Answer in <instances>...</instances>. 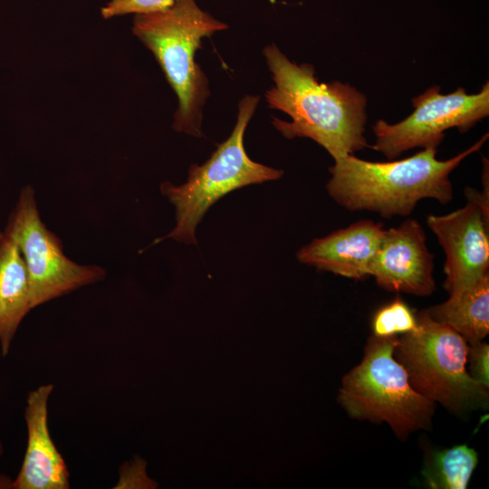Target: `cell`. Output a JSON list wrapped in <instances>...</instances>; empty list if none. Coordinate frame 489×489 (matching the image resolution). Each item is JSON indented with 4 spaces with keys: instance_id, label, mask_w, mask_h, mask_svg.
Instances as JSON below:
<instances>
[{
    "instance_id": "obj_9",
    "label": "cell",
    "mask_w": 489,
    "mask_h": 489,
    "mask_svg": "<svg viewBox=\"0 0 489 489\" xmlns=\"http://www.w3.org/2000/svg\"><path fill=\"white\" fill-rule=\"evenodd\" d=\"M427 224L446 254L444 288L449 295L489 273V216L477 204L429 215Z\"/></svg>"
},
{
    "instance_id": "obj_20",
    "label": "cell",
    "mask_w": 489,
    "mask_h": 489,
    "mask_svg": "<svg viewBox=\"0 0 489 489\" xmlns=\"http://www.w3.org/2000/svg\"><path fill=\"white\" fill-rule=\"evenodd\" d=\"M0 489H13V480L0 473Z\"/></svg>"
},
{
    "instance_id": "obj_19",
    "label": "cell",
    "mask_w": 489,
    "mask_h": 489,
    "mask_svg": "<svg viewBox=\"0 0 489 489\" xmlns=\"http://www.w3.org/2000/svg\"><path fill=\"white\" fill-rule=\"evenodd\" d=\"M466 363L469 375L483 386L489 388V346L482 340L468 344Z\"/></svg>"
},
{
    "instance_id": "obj_4",
    "label": "cell",
    "mask_w": 489,
    "mask_h": 489,
    "mask_svg": "<svg viewBox=\"0 0 489 489\" xmlns=\"http://www.w3.org/2000/svg\"><path fill=\"white\" fill-rule=\"evenodd\" d=\"M398 341V336L369 338L361 361L341 380L338 402L350 417L386 423L406 440L413 432L431 428L436 403L411 387L394 357Z\"/></svg>"
},
{
    "instance_id": "obj_13",
    "label": "cell",
    "mask_w": 489,
    "mask_h": 489,
    "mask_svg": "<svg viewBox=\"0 0 489 489\" xmlns=\"http://www.w3.org/2000/svg\"><path fill=\"white\" fill-rule=\"evenodd\" d=\"M31 310L25 262L15 243L0 231V350L3 357L9 353L18 328Z\"/></svg>"
},
{
    "instance_id": "obj_3",
    "label": "cell",
    "mask_w": 489,
    "mask_h": 489,
    "mask_svg": "<svg viewBox=\"0 0 489 489\" xmlns=\"http://www.w3.org/2000/svg\"><path fill=\"white\" fill-rule=\"evenodd\" d=\"M227 28L196 0H177L164 10L134 15L133 34L153 53L177 95L172 127L177 132L204 137L203 109L210 96L209 81L195 57L203 39Z\"/></svg>"
},
{
    "instance_id": "obj_21",
    "label": "cell",
    "mask_w": 489,
    "mask_h": 489,
    "mask_svg": "<svg viewBox=\"0 0 489 489\" xmlns=\"http://www.w3.org/2000/svg\"><path fill=\"white\" fill-rule=\"evenodd\" d=\"M4 445H3V442L0 440V459L2 458L3 455H4Z\"/></svg>"
},
{
    "instance_id": "obj_16",
    "label": "cell",
    "mask_w": 489,
    "mask_h": 489,
    "mask_svg": "<svg viewBox=\"0 0 489 489\" xmlns=\"http://www.w3.org/2000/svg\"><path fill=\"white\" fill-rule=\"evenodd\" d=\"M371 328L376 337L403 335L417 328L416 312L397 296L375 312Z\"/></svg>"
},
{
    "instance_id": "obj_12",
    "label": "cell",
    "mask_w": 489,
    "mask_h": 489,
    "mask_svg": "<svg viewBox=\"0 0 489 489\" xmlns=\"http://www.w3.org/2000/svg\"><path fill=\"white\" fill-rule=\"evenodd\" d=\"M381 222L360 220L315 238L296 254L304 264L353 280L369 276V264L385 233Z\"/></svg>"
},
{
    "instance_id": "obj_17",
    "label": "cell",
    "mask_w": 489,
    "mask_h": 489,
    "mask_svg": "<svg viewBox=\"0 0 489 489\" xmlns=\"http://www.w3.org/2000/svg\"><path fill=\"white\" fill-rule=\"evenodd\" d=\"M177 0H109L101 9L104 19L125 14H146L171 6Z\"/></svg>"
},
{
    "instance_id": "obj_5",
    "label": "cell",
    "mask_w": 489,
    "mask_h": 489,
    "mask_svg": "<svg viewBox=\"0 0 489 489\" xmlns=\"http://www.w3.org/2000/svg\"><path fill=\"white\" fill-rule=\"evenodd\" d=\"M260 101V97H243L237 109L235 127L229 137L202 165L192 164L185 183L176 186L165 181L162 195L176 209V225L165 236L187 244H196V229L206 211L226 194L244 187L280 179L282 169L255 162L249 158L244 145V132Z\"/></svg>"
},
{
    "instance_id": "obj_7",
    "label": "cell",
    "mask_w": 489,
    "mask_h": 489,
    "mask_svg": "<svg viewBox=\"0 0 489 489\" xmlns=\"http://www.w3.org/2000/svg\"><path fill=\"white\" fill-rule=\"evenodd\" d=\"M4 233L25 262L33 309L106 276L102 267L79 264L64 254L62 243L41 218L31 186L22 188Z\"/></svg>"
},
{
    "instance_id": "obj_14",
    "label": "cell",
    "mask_w": 489,
    "mask_h": 489,
    "mask_svg": "<svg viewBox=\"0 0 489 489\" xmlns=\"http://www.w3.org/2000/svg\"><path fill=\"white\" fill-rule=\"evenodd\" d=\"M427 310L433 320L454 329L468 344L484 340L489 333V273Z\"/></svg>"
},
{
    "instance_id": "obj_11",
    "label": "cell",
    "mask_w": 489,
    "mask_h": 489,
    "mask_svg": "<svg viewBox=\"0 0 489 489\" xmlns=\"http://www.w3.org/2000/svg\"><path fill=\"white\" fill-rule=\"evenodd\" d=\"M52 383L31 390L26 398L24 420L27 445L13 489H69L70 473L52 439L48 426V402Z\"/></svg>"
},
{
    "instance_id": "obj_1",
    "label": "cell",
    "mask_w": 489,
    "mask_h": 489,
    "mask_svg": "<svg viewBox=\"0 0 489 489\" xmlns=\"http://www.w3.org/2000/svg\"><path fill=\"white\" fill-rule=\"evenodd\" d=\"M263 53L273 81L265 92L268 107L291 119L273 117L283 137L311 139L333 161L370 148L365 136L368 99L362 91L349 82H319L312 64L291 61L275 43Z\"/></svg>"
},
{
    "instance_id": "obj_6",
    "label": "cell",
    "mask_w": 489,
    "mask_h": 489,
    "mask_svg": "<svg viewBox=\"0 0 489 489\" xmlns=\"http://www.w3.org/2000/svg\"><path fill=\"white\" fill-rule=\"evenodd\" d=\"M417 328L398 337L395 359L411 387L455 414L488 408V388L468 373V342L451 327L433 320L427 310L416 312Z\"/></svg>"
},
{
    "instance_id": "obj_2",
    "label": "cell",
    "mask_w": 489,
    "mask_h": 489,
    "mask_svg": "<svg viewBox=\"0 0 489 489\" xmlns=\"http://www.w3.org/2000/svg\"><path fill=\"white\" fill-rule=\"evenodd\" d=\"M489 138L486 132L466 149L441 160L437 149L389 161H369L348 155L329 168L330 197L349 211H370L382 217L408 216L425 198L447 204L453 198L451 173L478 152Z\"/></svg>"
},
{
    "instance_id": "obj_15",
    "label": "cell",
    "mask_w": 489,
    "mask_h": 489,
    "mask_svg": "<svg viewBox=\"0 0 489 489\" xmlns=\"http://www.w3.org/2000/svg\"><path fill=\"white\" fill-rule=\"evenodd\" d=\"M477 464V452L466 445L428 450L421 475L431 489H465Z\"/></svg>"
},
{
    "instance_id": "obj_10",
    "label": "cell",
    "mask_w": 489,
    "mask_h": 489,
    "mask_svg": "<svg viewBox=\"0 0 489 489\" xmlns=\"http://www.w3.org/2000/svg\"><path fill=\"white\" fill-rule=\"evenodd\" d=\"M434 266L422 225L408 218L385 230L369 264V276L386 291L428 296L436 291Z\"/></svg>"
},
{
    "instance_id": "obj_8",
    "label": "cell",
    "mask_w": 489,
    "mask_h": 489,
    "mask_svg": "<svg viewBox=\"0 0 489 489\" xmlns=\"http://www.w3.org/2000/svg\"><path fill=\"white\" fill-rule=\"evenodd\" d=\"M440 91L439 85H432L412 98V112L397 123L376 120L370 148L388 160L412 149H437L446 130L457 129L465 133L488 117V82L476 93H467L464 87L447 94Z\"/></svg>"
},
{
    "instance_id": "obj_18",
    "label": "cell",
    "mask_w": 489,
    "mask_h": 489,
    "mask_svg": "<svg viewBox=\"0 0 489 489\" xmlns=\"http://www.w3.org/2000/svg\"><path fill=\"white\" fill-rule=\"evenodd\" d=\"M146 461L135 455L119 469V480L114 489L157 488L158 484L146 474Z\"/></svg>"
}]
</instances>
